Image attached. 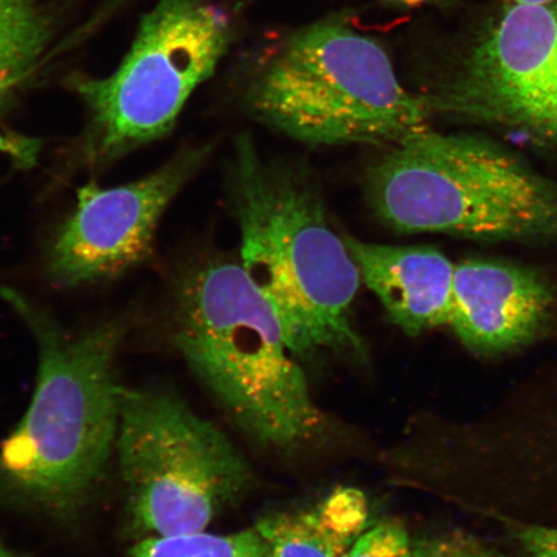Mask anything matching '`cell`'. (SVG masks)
Here are the masks:
<instances>
[{
  "label": "cell",
  "instance_id": "obj_1",
  "mask_svg": "<svg viewBox=\"0 0 557 557\" xmlns=\"http://www.w3.org/2000/svg\"><path fill=\"white\" fill-rule=\"evenodd\" d=\"M0 296L33 332L37 387L18 426L0 449V491L18 503L67 513L107 469L120 422L114 360L125 326L109 320L69 334L25 295Z\"/></svg>",
  "mask_w": 557,
  "mask_h": 557
},
{
  "label": "cell",
  "instance_id": "obj_2",
  "mask_svg": "<svg viewBox=\"0 0 557 557\" xmlns=\"http://www.w3.org/2000/svg\"><path fill=\"white\" fill-rule=\"evenodd\" d=\"M232 186L242 268L275 311L290 352L363 351L352 325L360 271L315 187L264 162L247 136L236 143Z\"/></svg>",
  "mask_w": 557,
  "mask_h": 557
},
{
  "label": "cell",
  "instance_id": "obj_3",
  "mask_svg": "<svg viewBox=\"0 0 557 557\" xmlns=\"http://www.w3.org/2000/svg\"><path fill=\"white\" fill-rule=\"evenodd\" d=\"M173 341L187 364L256 441L292 449L325 428L281 322L240 263L211 260L174 285Z\"/></svg>",
  "mask_w": 557,
  "mask_h": 557
},
{
  "label": "cell",
  "instance_id": "obj_4",
  "mask_svg": "<svg viewBox=\"0 0 557 557\" xmlns=\"http://www.w3.org/2000/svg\"><path fill=\"white\" fill-rule=\"evenodd\" d=\"M366 183L396 232L557 242V184L485 138L418 129L383 148Z\"/></svg>",
  "mask_w": 557,
  "mask_h": 557
},
{
  "label": "cell",
  "instance_id": "obj_5",
  "mask_svg": "<svg viewBox=\"0 0 557 557\" xmlns=\"http://www.w3.org/2000/svg\"><path fill=\"white\" fill-rule=\"evenodd\" d=\"M255 113L310 145L386 148L429 127L431 103L401 86L372 38L341 21L290 35L250 86Z\"/></svg>",
  "mask_w": 557,
  "mask_h": 557
},
{
  "label": "cell",
  "instance_id": "obj_6",
  "mask_svg": "<svg viewBox=\"0 0 557 557\" xmlns=\"http://www.w3.org/2000/svg\"><path fill=\"white\" fill-rule=\"evenodd\" d=\"M116 450L132 524L151 537L206 531L252 483L215 424L158 389L121 387Z\"/></svg>",
  "mask_w": 557,
  "mask_h": 557
},
{
  "label": "cell",
  "instance_id": "obj_7",
  "mask_svg": "<svg viewBox=\"0 0 557 557\" xmlns=\"http://www.w3.org/2000/svg\"><path fill=\"white\" fill-rule=\"evenodd\" d=\"M232 37V21L214 0H159L115 73L78 85L89 110L83 163L102 169L169 135Z\"/></svg>",
  "mask_w": 557,
  "mask_h": 557
},
{
  "label": "cell",
  "instance_id": "obj_8",
  "mask_svg": "<svg viewBox=\"0 0 557 557\" xmlns=\"http://www.w3.org/2000/svg\"><path fill=\"white\" fill-rule=\"evenodd\" d=\"M435 102L557 145V0L508 7Z\"/></svg>",
  "mask_w": 557,
  "mask_h": 557
},
{
  "label": "cell",
  "instance_id": "obj_9",
  "mask_svg": "<svg viewBox=\"0 0 557 557\" xmlns=\"http://www.w3.org/2000/svg\"><path fill=\"white\" fill-rule=\"evenodd\" d=\"M207 154V148L185 149L134 183L81 187L78 203L48 253L51 282L60 288L82 287L120 276L148 259L166 207Z\"/></svg>",
  "mask_w": 557,
  "mask_h": 557
},
{
  "label": "cell",
  "instance_id": "obj_10",
  "mask_svg": "<svg viewBox=\"0 0 557 557\" xmlns=\"http://www.w3.org/2000/svg\"><path fill=\"white\" fill-rule=\"evenodd\" d=\"M554 304L553 288L532 270L463 261L456 264L448 325L472 351H510L537 336Z\"/></svg>",
  "mask_w": 557,
  "mask_h": 557
},
{
  "label": "cell",
  "instance_id": "obj_11",
  "mask_svg": "<svg viewBox=\"0 0 557 557\" xmlns=\"http://www.w3.org/2000/svg\"><path fill=\"white\" fill-rule=\"evenodd\" d=\"M361 281L389 320L409 336L448 325L456 264L429 247H395L345 238Z\"/></svg>",
  "mask_w": 557,
  "mask_h": 557
},
{
  "label": "cell",
  "instance_id": "obj_12",
  "mask_svg": "<svg viewBox=\"0 0 557 557\" xmlns=\"http://www.w3.org/2000/svg\"><path fill=\"white\" fill-rule=\"evenodd\" d=\"M368 518L364 493L345 486L306 510L270 515L256 529L268 557H347Z\"/></svg>",
  "mask_w": 557,
  "mask_h": 557
},
{
  "label": "cell",
  "instance_id": "obj_13",
  "mask_svg": "<svg viewBox=\"0 0 557 557\" xmlns=\"http://www.w3.org/2000/svg\"><path fill=\"white\" fill-rule=\"evenodd\" d=\"M51 38L34 0H0V114L37 66ZM4 136H0L2 145Z\"/></svg>",
  "mask_w": 557,
  "mask_h": 557
},
{
  "label": "cell",
  "instance_id": "obj_14",
  "mask_svg": "<svg viewBox=\"0 0 557 557\" xmlns=\"http://www.w3.org/2000/svg\"><path fill=\"white\" fill-rule=\"evenodd\" d=\"M128 557H268V546L256 528L224 535L203 531L143 540Z\"/></svg>",
  "mask_w": 557,
  "mask_h": 557
},
{
  "label": "cell",
  "instance_id": "obj_15",
  "mask_svg": "<svg viewBox=\"0 0 557 557\" xmlns=\"http://www.w3.org/2000/svg\"><path fill=\"white\" fill-rule=\"evenodd\" d=\"M347 557H414L413 543L399 522L381 521L359 535Z\"/></svg>",
  "mask_w": 557,
  "mask_h": 557
},
{
  "label": "cell",
  "instance_id": "obj_16",
  "mask_svg": "<svg viewBox=\"0 0 557 557\" xmlns=\"http://www.w3.org/2000/svg\"><path fill=\"white\" fill-rule=\"evenodd\" d=\"M414 557H503L462 535H445L413 546Z\"/></svg>",
  "mask_w": 557,
  "mask_h": 557
},
{
  "label": "cell",
  "instance_id": "obj_17",
  "mask_svg": "<svg viewBox=\"0 0 557 557\" xmlns=\"http://www.w3.org/2000/svg\"><path fill=\"white\" fill-rule=\"evenodd\" d=\"M520 541L529 557H557V528H524Z\"/></svg>",
  "mask_w": 557,
  "mask_h": 557
},
{
  "label": "cell",
  "instance_id": "obj_18",
  "mask_svg": "<svg viewBox=\"0 0 557 557\" xmlns=\"http://www.w3.org/2000/svg\"><path fill=\"white\" fill-rule=\"evenodd\" d=\"M389 2H398L407 5H418L428 2V0H389Z\"/></svg>",
  "mask_w": 557,
  "mask_h": 557
},
{
  "label": "cell",
  "instance_id": "obj_19",
  "mask_svg": "<svg viewBox=\"0 0 557 557\" xmlns=\"http://www.w3.org/2000/svg\"><path fill=\"white\" fill-rule=\"evenodd\" d=\"M0 557H21L15 553H12L11 549L4 547L2 543H0Z\"/></svg>",
  "mask_w": 557,
  "mask_h": 557
},
{
  "label": "cell",
  "instance_id": "obj_20",
  "mask_svg": "<svg viewBox=\"0 0 557 557\" xmlns=\"http://www.w3.org/2000/svg\"><path fill=\"white\" fill-rule=\"evenodd\" d=\"M553 0H512V3H546Z\"/></svg>",
  "mask_w": 557,
  "mask_h": 557
}]
</instances>
